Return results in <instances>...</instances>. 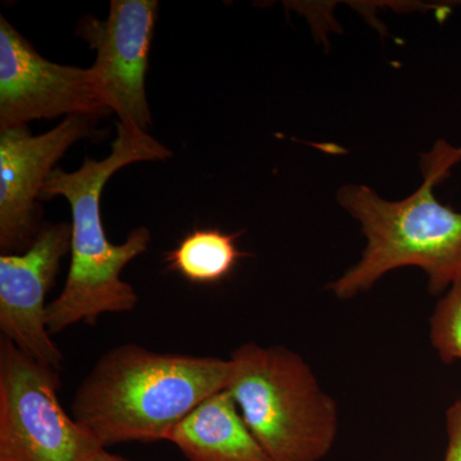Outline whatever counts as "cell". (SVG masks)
<instances>
[{
	"label": "cell",
	"instance_id": "6da1fadb",
	"mask_svg": "<svg viewBox=\"0 0 461 461\" xmlns=\"http://www.w3.org/2000/svg\"><path fill=\"white\" fill-rule=\"evenodd\" d=\"M115 126L117 138L108 157L85 158L75 172L56 168L41 190V200L63 196L72 212L71 263L65 287L48 304L50 335L80 321L94 324L103 314L132 312L139 303L138 294L121 275L127 264L148 250L150 230L138 227L123 244H112L103 227L100 198L109 178L123 167L167 160L172 151L144 130L121 122Z\"/></svg>",
	"mask_w": 461,
	"mask_h": 461
},
{
	"label": "cell",
	"instance_id": "7a4b0ae2",
	"mask_svg": "<svg viewBox=\"0 0 461 461\" xmlns=\"http://www.w3.org/2000/svg\"><path fill=\"white\" fill-rule=\"evenodd\" d=\"M461 162V147L438 140L421 158L423 181L402 200L381 198L371 187L348 184L336 194L339 204L354 220L366 240L359 262L330 282L327 290L350 300L387 273L418 267L429 277L432 295H444L461 277V212L436 198V185Z\"/></svg>",
	"mask_w": 461,
	"mask_h": 461
},
{
	"label": "cell",
	"instance_id": "3957f363",
	"mask_svg": "<svg viewBox=\"0 0 461 461\" xmlns=\"http://www.w3.org/2000/svg\"><path fill=\"white\" fill-rule=\"evenodd\" d=\"M230 375V359L115 346L76 391L72 417L105 448L166 441L199 403L226 390Z\"/></svg>",
	"mask_w": 461,
	"mask_h": 461
},
{
	"label": "cell",
	"instance_id": "277c9868",
	"mask_svg": "<svg viewBox=\"0 0 461 461\" xmlns=\"http://www.w3.org/2000/svg\"><path fill=\"white\" fill-rule=\"evenodd\" d=\"M226 390L273 461H321L335 445L339 408L308 363L285 346H239Z\"/></svg>",
	"mask_w": 461,
	"mask_h": 461
},
{
	"label": "cell",
	"instance_id": "5b68a950",
	"mask_svg": "<svg viewBox=\"0 0 461 461\" xmlns=\"http://www.w3.org/2000/svg\"><path fill=\"white\" fill-rule=\"evenodd\" d=\"M58 369L0 341V461H87L104 446L69 417Z\"/></svg>",
	"mask_w": 461,
	"mask_h": 461
},
{
	"label": "cell",
	"instance_id": "8992f818",
	"mask_svg": "<svg viewBox=\"0 0 461 461\" xmlns=\"http://www.w3.org/2000/svg\"><path fill=\"white\" fill-rule=\"evenodd\" d=\"M111 113L91 68L45 59L0 17V131L60 115L99 120Z\"/></svg>",
	"mask_w": 461,
	"mask_h": 461
},
{
	"label": "cell",
	"instance_id": "52a82bcc",
	"mask_svg": "<svg viewBox=\"0 0 461 461\" xmlns=\"http://www.w3.org/2000/svg\"><path fill=\"white\" fill-rule=\"evenodd\" d=\"M159 3L157 0H112L107 20L85 17L77 35L96 51L90 67L100 95L120 122L148 131L149 56Z\"/></svg>",
	"mask_w": 461,
	"mask_h": 461
},
{
	"label": "cell",
	"instance_id": "ba28073f",
	"mask_svg": "<svg viewBox=\"0 0 461 461\" xmlns=\"http://www.w3.org/2000/svg\"><path fill=\"white\" fill-rule=\"evenodd\" d=\"M94 118L71 115L50 131L33 136L29 127L0 131V249L23 253L32 245L39 224L41 194L58 160L75 142L89 138Z\"/></svg>",
	"mask_w": 461,
	"mask_h": 461
},
{
	"label": "cell",
	"instance_id": "9c48e42d",
	"mask_svg": "<svg viewBox=\"0 0 461 461\" xmlns=\"http://www.w3.org/2000/svg\"><path fill=\"white\" fill-rule=\"evenodd\" d=\"M71 223L42 224L23 253L0 256V330L3 338L42 364L59 369L62 351L47 326L48 293L71 251Z\"/></svg>",
	"mask_w": 461,
	"mask_h": 461
},
{
	"label": "cell",
	"instance_id": "30bf717a",
	"mask_svg": "<svg viewBox=\"0 0 461 461\" xmlns=\"http://www.w3.org/2000/svg\"><path fill=\"white\" fill-rule=\"evenodd\" d=\"M166 441L172 442L187 461H273L227 390L199 403L173 427Z\"/></svg>",
	"mask_w": 461,
	"mask_h": 461
},
{
	"label": "cell",
	"instance_id": "8fae6325",
	"mask_svg": "<svg viewBox=\"0 0 461 461\" xmlns=\"http://www.w3.org/2000/svg\"><path fill=\"white\" fill-rule=\"evenodd\" d=\"M238 236L215 229L194 230L166 254L167 266L193 284H220L244 257L236 245Z\"/></svg>",
	"mask_w": 461,
	"mask_h": 461
},
{
	"label": "cell",
	"instance_id": "7c38bea8",
	"mask_svg": "<svg viewBox=\"0 0 461 461\" xmlns=\"http://www.w3.org/2000/svg\"><path fill=\"white\" fill-rule=\"evenodd\" d=\"M429 339L446 366L461 360V277L437 303L429 321Z\"/></svg>",
	"mask_w": 461,
	"mask_h": 461
},
{
	"label": "cell",
	"instance_id": "4fadbf2b",
	"mask_svg": "<svg viewBox=\"0 0 461 461\" xmlns=\"http://www.w3.org/2000/svg\"><path fill=\"white\" fill-rule=\"evenodd\" d=\"M446 436L444 461H461V393L446 411Z\"/></svg>",
	"mask_w": 461,
	"mask_h": 461
},
{
	"label": "cell",
	"instance_id": "5bb4252c",
	"mask_svg": "<svg viewBox=\"0 0 461 461\" xmlns=\"http://www.w3.org/2000/svg\"><path fill=\"white\" fill-rule=\"evenodd\" d=\"M87 461H130L120 456V455H114L108 453L107 448H102L98 453L93 455Z\"/></svg>",
	"mask_w": 461,
	"mask_h": 461
}]
</instances>
